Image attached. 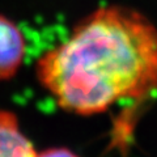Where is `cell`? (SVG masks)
<instances>
[{
	"mask_svg": "<svg viewBox=\"0 0 157 157\" xmlns=\"http://www.w3.org/2000/svg\"><path fill=\"white\" fill-rule=\"evenodd\" d=\"M0 157H37L14 113L0 109Z\"/></svg>",
	"mask_w": 157,
	"mask_h": 157,
	"instance_id": "3957f363",
	"label": "cell"
},
{
	"mask_svg": "<svg viewBox=\"0 0 157 157\" xmlns=\"http://www.w3.org/2000/svg\"><path fill=\"white\" fill-rule=\"evenodd\" d=\"M36 73L71 114L96 115L119 102L145 100L157 93V29L136 11L102 7L43 52Z\"/></svg>",
	"mask_w": 157,
	"mask_h": 157,
	"instance_id": "6da1fadb",
	"label": "cell"
},
{
	"mask_svg": "<svg viewBox=\"0 0 157 157\" xmlns=\"http://www.w3.org/2000/svg\"><path fill=\"white\" fill-rule=\"evenodd\" d=\"M37 157H80L76 152L71 151L66 147H52V148L43 149L42 152H37Z\"/></svg>",
	"mask_w": 157,
	"mask_h": 157,
	"instance_id": "277c9868",
	"label": "cell"
},
{
	"mask_svg": "<svg viewBox=\"0 0 157 157\" xmlns=\"http://www.w3.org/2000/svg\"><path fill=\"white\" fill-rule=\"evenodd\" d=\"M26 55V41L16 22L0 14V81L13 77Z\"/></svg>",
	"mask_w": 157,
	"mask_h": 157,
	"instance_id": "7a4b0ae2",
	"label": "cell"
}]
</instances>
